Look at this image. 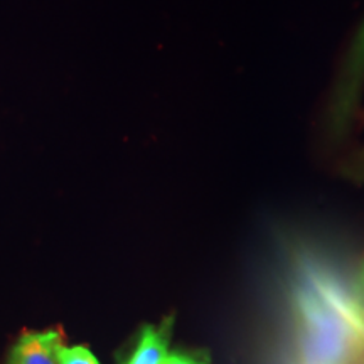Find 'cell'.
I'll use <instances>...</instances> for the list:
<instances>
[{"instance_id": "8992f818", "label": "cell", "mask_w": 364, "mask_h": 364, "mask_svg": "<svg viewBox=\"0 0 364 364\" xmlns=\"http://www.w3.org/2000/svg\"><path fill=\"white\" fill-rule=\"evenodd\" d=\"M164 364H208L204 358H196L193 354H171Z\"/></svg>"}, {"instance_id": "52a82bcc", "label": "cell", "mask_w": 364, "mask_h": 364, "mask_svg": "<svg viewBox=\"0 0 364 364\" xmlns=\"http://www.w3.org/2000/svg\"><path fill=\"white\" fill-rule=\"evenodd\" d=\"M358 364H364V353H363V356H361V359H359Z\"/></svg>"}, {"instance_id": "277c9868", "label": "cell", "mask_w": 364, "mask_h": 364, "mask_svg": "<svg viewBox=\"0 0 364 364\" xmlns=\"http://www.w3.org/2000/svg\"><path fill=\"white\" fill-rule=\"evenodd\" d=\"M56 363L58 364H100L95 354L85 346L59 344L56 348Z\"/></svg>"}, {"instance_id": "5b68a950", "label": "cell", "mask_w": 364, "mask_h": 364, "mask_svg": "<svg viewBox=\"0 0 364 364\" xmlns=\"http://www.w3.org/2000/svg\"><path fill=\"white\" fill-rule=\"evenodd\" d=\"M351 290H353L354 297L358 299V302L364 307V257H363V260L359 262L356 275H354V279L351 282Z\"/></svg>"}, {"instance_id": "6da1fadb", "label": "cell", "mask_w": 364, "mask_h": 364, "mask_svg": "<svg viewBox=\"0 0 364 364\" xmlns=\"http://www.w3.org/2000/svg\"><path fill=\"white\" fill-rule=\"evenodd\" d=\"M292 302L304 336L307 364H358L364 353V307L351 284L327 263L312 257L297 260Z\"/></svg>"}, {"instance_id": "7a4b0ae2", "label": "cell", "mask_w": 364, "mask_h": 364, "mask_svg": "<svg viewBox=\"0 0 364 364\" xmlns=\"http://www.w3.org/2000/svg\"><path fill=\"white\" fill-rule=\"evenodd\" d=\"M59 344H63V336L56 329L27 332L14 344L7 364H58L56 348Z\"/></svg>"}, {"instance_id": "3957f363", "label": "cell", "mask_w": 364, "mask_h": 364, "mask_svg": "<svg viewBox=\"0 0 364 364\" xmlns=\"http://www.w3.org/2000/svg\"><path fill=\"white\" fill-rule=\"evenodd\" d=\"M167 344L169 336L166 327L159 329L156 326H145L140 332L135 353L125 364H164L167 358Z\"/></svg>"}]
</instances>
